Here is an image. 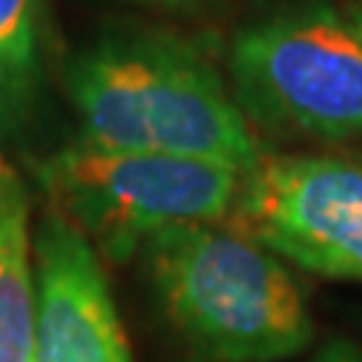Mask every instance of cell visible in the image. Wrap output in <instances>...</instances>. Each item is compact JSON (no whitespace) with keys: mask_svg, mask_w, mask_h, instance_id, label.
I'll return each instance as SVG.
<instances>
[{"mask_svg":"<svg viewBox=\"0 0 362 362\" xmlns=\"http://www.w3.org/2000/svg\"><path fill=\"white\" fill-rule=\"evenodd\" d=\"M35 279L27 245V204L11 172L0 180V362H33Z\"/></svg>","mask_w":362,"mask_h":362,"instance_id":"7","label":"cell"},{"mask_svg":"<svg viewBox=\"0 0 362 362\" xmlns=\"http://www.w3.org/2000/svg\"><path fill=\"white\" fill-rule=\"evenodd\" d=\"M33 362H132L103 266L62 212L46 215L35 233Z\"/></svg>","mask_w":362,"mask_h":362,"instance_id":"6","label":"cell"},{"mask_svg":"<svg viewBox=\"0 0 362 362\" xmlns=\"http://www.w3.org/2000/svg\"><path fill=\"white\" fill-rule=\"evenodd\" d=\"M40 0H0V118L27 103L38 73Z\"/></svg>","mask_w":362,"mask_h":362,"instance_id":"8","label":"cell"},{"mask_svg":"<svg viewBox=\"0 0 362 362\" xmlns=\"http://www.w3.org/2000/svg\"><path fill=\"white\" fill-rule=\"evenodd\" d=\"M67 94L83 143L215 158L242 172L263 158L218 73L175 35L124 33L94 43L67 70Z\"/></svg>","mask_w":362,"mask_h":362,"instance_id":"1","label":"cell"},{"mask_svg":"<svg viewBox=\"0 0 362 362\" xmlns=\"http://www.w3.org/2000/svg\"><path fill=\"white\" fill-rule=\"evenodd\" d=\"M6 172H8V169L3 167V161H0V180H3V175H6Z\"/></svg>","mask_w":362,"mask_h":362,"instance_id":"11","label":"cell"},{"mask_svg":"<svg viewBox=\"0 0 362 362\" xmlns=\"http://www.w3.org/2000/svg\"><path fill=\"white\" fill-rule=\"evenodd\" d=\"M145 263L169 320L209 362H279L311 341L296 279L231 226H172L145 239Z\"/></svg>","mask_w":362,"mask_h":362,"instance_id":"2","label":"cell"},{"mask_svg":"<svg viewBox=\"0 0 362 362\" xmlns=\"http://www.w3.org/2000/svg\"><path fill=\"white\" fill-rule=\"evenodd\" d=\"M38 177L57 212L107 258H127L164 228L228 218L245 172L215 158L113 151L81 140L46 158Z\"/></svg>","mask_w":362,"mask_h":362,"instance_id":"3","label":"cell"},{"mask_svg":"<svg viewBox=\"0 0 362 362\" xmlns=\"http://www.w3.org/2000/svg\"><path fill=\"white\" fill-rule=\"evenodd\" d=\"M279 258L330 279L362 282V167L338 158L263 156L228 215Z\"/></svg>","mask_w":362,"mask_h":362,"instance_id":"5","label":"cell"},{"mask_svg":"<svg viewBox=\"0 0 362 362\" xmlns=\"http://www.w3.org/2000/svg\"><path fill=\"white\" fill-rule=\"evenodd\" d=\"M164 3H175V0H164Z\"/></svg>","mask_w":362,"mask_h":362,"instance_id":"12","label":"cell"},{"mask_svg":"<svg viewBox=\"0 0 362 362\" xmlns=\"http://www.w3.org/2000/svg\"><path fill=\"white\" fill-rule=\"evenodd\" d=\"M314 362H362V354L357 349H351V346H330Z\"/></svg>","mask_w":362,"mask_h":362,"instance_id":"9","label":"cell"},{"mask_svg":"<svg viewBox=\"0 0 362 362\" xmlns=\"http://www.w3.org/2000/svg\"><path fill=\"white\" fill-rule=\"evenodd\" d=\"M228 67L233 100L258 124L362 140V38L333 8H293L239 30Z\"/></svg>","mask_w":362,"mask_h":362,"instance_id":"4","label":"cell"},{"mask_svg":"<svg viewBox=\"0 0 362 362\" xmlns=\"http://www.w3.org/2000/svg\"><path fill=\"white\" fill-rule=\"evenodd\" d=\"M354 30H357V35L362 38V13L357 16V19H354Z\"/></svg>","mask_w":362,"mask_h":362,"instance_id":"10","label":"cell"}]
</instances>
